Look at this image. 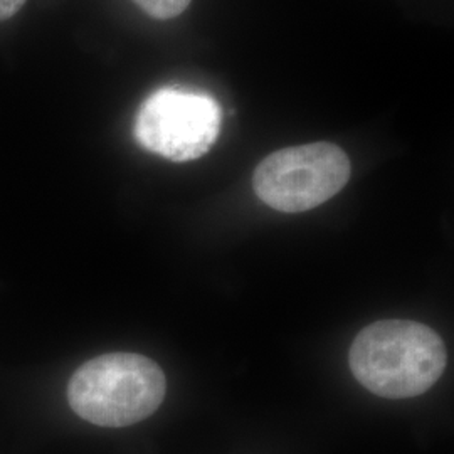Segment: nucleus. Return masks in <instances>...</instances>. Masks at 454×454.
Wrapping results in <instances>:
<instances>
[{
	"instance_id": "20e7f679",
	"label": "nucleus",
	"mask_w": 454,
	"mask_h": 454,
	"mask_svg": "<svg viewBox=\"0 0 454 454\" xmlns=\"http://www.w3.org/2000/svg\"><path fill=\"white\" fill-rule=\"evenodd\" d=\"M223 114L214 98L189 88H163L146 98L135 118V140L170 162L204 157L217 142Z\"/></svg>"
},
{
	"instance_id": "7ed1b4c3",
	"label": "nucleus",
	"mask_w": 454,
	"mask_h": 454,
	"mask_svg": "<svg viewBox=\"0 0 454 454\" xmlns=\"http://www.w3.org/2000/svg\"><path fill=\"white\" fill-rule=\"evenodd\" d=\"M352 167L340 146L326 142L281 148L256 167L253 187L271 209L307 212L339 194Z\"/></svg>"
},
{
	"instance_id": "f03ea898",
	"label": "nucleus",
	"mask_w": 454,
	"mask_h": 454,
	"mask_svg": "<svg viewBox=\"0 0 454 454\" xmlns=\"http://www.w3.org/2000/svg\"><path fill=\"white\" fill-rule=\"evenodd\" d=\"M167 379L152 358L114 352L84 362L71 375L67 403L99 427H127L150 418L162 406Z\"/></svg>"
},
{
	"instance_id": "423d86ee",
	"label": "nucleus",
	"mask_w": 454,
	"mask_h": 454,
	"mask_svg": "<svg viewBox=\"0 0 454 454\" xmlns=\"http://www.w3.org/2000/svg\"><path fill=\"white\" fill-rule=\"evenodd\" d=\"M27 0H0V22L16 16Z\"/></svg>"
},
{
	"instance_id": "f257e3e1",
	"label": "nucleus",
	"mask_w": 454,
	"mask_h": 454,
	"mask_svg": "<svg viewBox=\"0 0 454 454\" xmlns=\"http://www.w3.org/2000/svg\"><path fill=\"white\" fill-rule=\"evenodd\" d=\"M348 364L367 390L386 399H409L431 389L444 372V341L427 325L382 320L360 330Z\"/></svg>"
},
{
	"instance_id": "39448f33",
	"label": "nucleus",
	"mask_w": 454,
	"mask_h": 454,
	"mask_svg": "<svg viewBox=\"0 0 454 454\" xmlns=\"http://www.w3.org/2000/svg\"><path fill=\"white\" fill-rule=\"evenodd\" d=\"M145 14L153 19H174L180 16L192 0H133Z\"/></svg>"
}]
</instances>
